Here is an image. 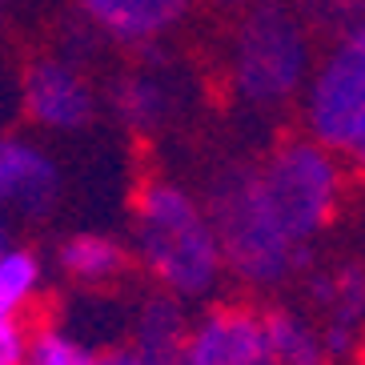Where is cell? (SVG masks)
<instances>
[{
	"label": "cell",
	"instance_id": "1",
	"mask_svg": "<svg viewBox=\"0 0 365 365\" xmlns=\"http://www.w3.org/2000/svg\"><path fill=\"white\" fill-rule=\"evenodd\" d=\"M133 257L177 301H205L225 281L205 201L173 177H149L133 197Z\"/></svg>",
	"mask_w": 365,
	"mask_h": 365
},
{
	"label": "cell",
	"instance_id": "2",
	"mask_svg": "<svg viewBox=\"0 0 365 365\" xmlns=\"http://www.w3.org/2000/svg\"><path fill=\"white\" fill-rule=\"evenodd\" d=\"M201 201L209 221H213L225 273H233L241 285L281 289L305 269L309 249L297 245L285 221L277 217L265 185H261L257 161L221 165Z\"/></svg>",
	"mask_w": 365,
	"mask_h": 365
},
{
	"label": "cell",
	"instance_id": "3",
	"mask_svg": "<svg viewBox=\"0 0 365 365\" xmlns=\"http://www.w3.org/2000/svg\"><path fill=\"white\" fill-rule=\"evenodd\" d=\"M317 53L309 24L289 0H257L237 16L229 41V93L253 113H281L301 101Z\"/></svg>",
	"mask_w": 365,
	"mask_h": 365
},
{
	"label": "cell",
	"instance_id": "4",
	"mask_svg": "<svg viewBox=\"0 0 365 365\" xmlns=\"http://www.w3.org/2000/svg\"><path fill=\"white\" fill-rule=\"evenodd\" d=\"M305 137L365 177V21L333 36L301 93Z\"/></svg>",
	"mask_w": 365,
	"mask_h": 365
},
{
	"label": "cell",
	"instance_id": "5",
	"mask_svg": "<svg viewBox=\"0 0 365 365\" xmlns=\"http://www.w3.org/2000/svg\"><path fill=\"white\" fill-rule=\"evenodd\" d=\"M257 173L289 237L297 245L313 249V241L333 225V217L341 209V161L309 137H285L257 161Z\"/></svg>",
	"mask_w": 365,
	"mask_h": 365
},
{
	"label": "cell",
	"instance_id": "6",
	"mask_svg": "<svg viewBox=\"0 0 365 365\" xmlns=\"http://www.w3.org/2000/svg\"><path fill=\"white\" fill-rule=\"evenodd\" d=\"M21 108L44 133H81L97 117V88L73 56H36L21 73Z\"/></svg>",
	"mask_w": 365,
	"mask_h": 365
},
{
	"label": "cell",
	"instance_id": "7",
	"mask_svg": "<svg viewBox=\"0 0 365 365\" xmlns=\"http://www.w3.org/2000/svg\"><path fill=\"white\" fill-rule=\"evenodd\" d=\"M177 365H273L261 313L241 301L201 309L189 317Z\"/></svg>",
	"mask_w": 365,
	"mask_h": 365
},
{
	"label": "cell",
	"instance_id": "8",
	"mask_svg": "<svg viewBox=\"0 0 365 365\" xmlns=\"http://www.w3.org/2000/svg\"><path fill=\"white\" fill-rule=\"evenodd\" d=\"M61 165L44 145L16 133L0 137V217L44 221L61 205Z\"/></svg>",
	"mask_w": 365,
	"mask_h": 365
},
{
	"label": "cell",
	"instance_id": "9",
	"mask_svg": "<svg viewBox=\"0 0 365 365\" xmlns=\"http://www.w3.org/2000/svg\"><path fill=\"white\" fill-rule=\"evenodd\" d=\"M309 301L317 309L325 354L333 361H349L365 333V269L337 265L309 277Z\"/></svg>",
	"mask_w": 365,
	"mask_h": 365
},
{
	"label": "cell",
	"instance_id": "10",
	"mask_svg": "<svg viewBox=\"0 0 365 365\" xmlns=\"http://www.w3.org/2000/svg\"><path fill=\"white\" fill-rule=\"evenodd\" d=\"M93 33L113 44L153 48L169 33H177L193 9V0H76Z\"/></svg>",
	"mask_w": 365,
	"mask_h": 365
},
{
	"label": "cell",
	"instance_id": "11",
	"mask_svg": "<svg viewBox=\"0 0 365 365\" xmlns=\"http://www.w3.org/2000/svg\"><path fill=\"white\" fill-rule=\"evenodd\" d=\"M177 101H181L177 81L149 65L125 68L108 88V108L129 133H157L161 125H169Z\"/></svg>",
	"mask_w": 365,
	"mask_h": 365
},
{
	"label": "cell",
	"instance_id": "12",
	"mask_svg": "<svg viewBox=\"0 0 365 365\" xmlns=\"http://www.w3.org/2000/svg\"><path fill=\"white\" fill-rule=\"evenodd\" d=\"M185 329H189V313L185 301L169 293H149L137 309L129 313V345L140 365H177Z\"/></svg>",
	"mask_w": 365,
	"mask_h": 365
},
{
	"label": "cell",
	"instance_id": "13",
	"mask_svg": "<svg viewBox=\"0 0 365 365\" xmlns=\"http://www.w3.org/2000/svg\"><path fill=\"white\" fill-rule=\"evenodd\" d=\"M129 249L120 245L117 237L97 233V229H81L68 233L56 245V269L65 273L73 285L81 289H108L129 273Z\"/></svg>",
	"mask_w": 365,
	"mask_h": 365
},
{
	"label": "cell",
	"instance_id": "14",
	"mask_svg": "<svg viewBox=\"0 0 365 365\" xmlns=\"http://www.w3.org/2000/svg\"><path fill=\"white\" fill-rule=\"evenodd\" d=\"M261 325H265V345L273 365H329L322 329L309 313L277 305V309L261 313Z\"/></svg>",
	"mask_w": 365,
	"mask_h": 365
},
{
	"label": "cell",
	"instance_id": "15",
	"mask_svg": "<svg viewBox=\"0 0 365 365\" xmlns=\"http://www.w3.org/2000/svg\"><path fill=\"white\" fill-rule=\"evenodd\" d=\"M44 289V257L29 245H9L0 249V309L24 313L41 297Z\"/></svg>",
	"mask_w": 365,
	"mask_h": 365
},
{
	"label": "cell",
	"instance_id": "16",
	"mask_svg": "<svg viewBox=\"0 0 365 365\" xmlns=\"http://www.w3.org/2000/svg\"><path fill=\"white\" fill-rule=\"evenodd\" d=\"M97 354L88 341H81L65 325H41L29 337V354L24 365H97Z\"/></svg>",
	"mask_w": 365,
	"mask_h": 365
},
{
	"label": "cell",
	"instance_id": "17",
	"mask_svg": "<svg viewBox=\"0 0 365 365\" xmlns=\"http://www.w3.org/2000/svg\"><path fill=\"white\" fill-rule=\"evenodd\" d=\"M289 4L301 21L309 24V33L341 36L345 29L365 21V0H289Z\"/></svg>",
	"mask_w": 365,
	"mask_h": 365
},
{
	"label": "cell",
	"instance_id": "18",
	"mask_svg": "<svg viewBox=\"0 0 365 365\" xmlns=\"http://www.w3.org/2000/svg\"><path fill=\"white\" fill-rule=\"evenodd\" d=\"M29 337H33V329L24 322V313L0 309V365H24Z\"/></svg>",
	"mask_w": 365,
	"mask_h": 365
},
{
	"label": "cell",
	"instance_id": "19",
	"mask_svg": "<svg viewBox=\"0 0 365 365\" xmlns=\"http://www.w3.org/2000/svg\"><path fill=\"white\" fill-rule=\"evenodd\" d=\"M97 365H140V361L129 345H113V349H101L97 354Z\"/></svg>",
	"mask_w": 365,
	"mask_h": 365
},
{
	"label": "cell",
	"instance_id": "20",
	"mask_svg": "<svg viewBox=\"0 0 365 365\" xmlns=\"http://www.w3.org/2000/svg\"><path fill=\"white\" fill-rule=\"evenodd\" d=\"M209 4H213V9H221V12H233V16H241V12L253 9L257 0H209Z\"/></svg>",
	"mask_w": 365,
	"mask_h": 365
},
{
	"label": "cell",
	"instance_id": "21",
	"mask_svg": "<svg viewBox=\"0 0 365 365\" xmlns=\"http://www.w3.org/2000/svg\"><path fill=\"white\" fill-rule=\"evenodd\" d=\"M9 241H12V237H9V221H4V217H0V249L9 245Z\"/></svg>",
	"mask_w": 365,
	"mask_h": 365
},
{
	"label": "cell",
	"instance_id": "22",
	"mask_svg": "<svg viewBox=\"0 0 365 365\" xmlns=\"http://www.w3.org/2000/svg\"><path fill=\"white\" fill-rule=\"evenodd\" d=\"M0 4H4V0H0Z\"/></svg>",
	"mask_w": 365,
	"mask_h": 365
},
{
	"label": "cell",
	"instance_id": "23",
	"mask_svg": "<svg viewBox=\"0 0 365 365\" xmlns=\"http://www.w3.org/2000/svg\"><path fill=\"white\" fill-rule=\"evenodd\" d=\"M0 9H4V4H0Z\"/></svg>",
	"mask_w": 365,
	"mask_h": 365
}]
</instances>
